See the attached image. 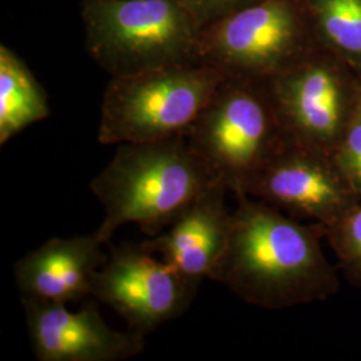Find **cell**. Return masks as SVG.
<instances>
[{
  "mask_svg": "<svg viewBox=\"0 0 361 361\" xmlns=\"http://www.w3.org/2000/svg\"><path fill=\"white\" fill-rule=\"evenodd\" d=\"M219 183L185 135L121 143L90 182L91 192L104 207V222L95 233L104 244L121 226L135 224L149 238L155 237Z\"/></svg>",
  "mask_w": 361,
  "mask_h": 361,
  "instance_id": "obj_2",
  "label": "cell"
},
{
  "mask_svg": "<svg viewBox=\"0 0 361 361\" xmlns=\"http://www.w3.org/2000/svg\"><path fill=\"white\" fill-rule=\"evenodd\" d=\"M226 193L224 185H214L165 232L142 243L197 289L210 279L229 240L232 212L225 204Z\"/></svg>",
  "mask_w": 361,
  "mask_h": 361,
  "instance_id": "obj_11",
  "label": "cell"
},
{
  "mask_svg": "<svg viewBox=\"0 0 361 361\" xmlns=\"http://www.w3.org/2000/svg\"><path fill=\"white\" fill-rule=\"evenodd\" d=\"M292 0H258L201 28L198 62L225 77L269 79L301 63Z\"/></svg>",
  "mask_w": 361,
  "mask_h": 361,
  "instance_id": "obj_6",
  "label": "cell"
},
{
  "mask_svg": "<svg viewBox=\"0 0 361 361\" xmlns=\"http://www.w3.org/2000/svg\"><path fill=\"white\" fill-rule=\"evenodd\" d=\"M225 75L193 62L111 77L101 106L98 142H157L188 135Z\"/></svg>",
  "mask_w": 361,
  "mask_h": 361,
  "instance_id": "obj_5",
  "label": "cell"
},
{
  "mask_svg": "<svg viewBox=\"0 0 361 361\" xmlns=\"http://www.w3.org/2000/svg\"><path fill=\"white\" fill-rule=\"evenodd\" d=\"M27 329L39 361H122L145 349V336L111 329L95 302L77 312L66 304L22 300Z\"/></svg>",
  "mask_w": 361,
  "mask_h": 361,
  "instance_id": "obj_10",
  "label": "cell"
},
{
  "mask_svg": "<svg viewBox=\"0 0 361 361\" xmlns=\"http://www.w3.org/2000/svg\"><path fill=\"white\" fill-rule=\"evenodd\" d=\"M154 255L142 244L116 246L92 277L91 296L116 310L129 329L143 336L180 317L198 292Z\"/></svg>",
  "mask_w": 361,
  "mask_h": 361,
  "instance_id": "obj_7",
  "label": "cell"
},
{
  "mask_svg": "<svg viewBox=\"0 0 361 361\" xmlns=\"http://www.w3.org/2000/svg\"><path fill=\"white\" fill-rule=\"evenodd\" d=\"M247 195L324 228L360 200L335 155L288 141L259 171Z\"/></svg>",
  "mask_w": 361,
  "mask_h": 361,
  "instance_id": "obj_9",
  "label": "cell"
},
{
  "mask_svg": "<svg viewBox=\"0 0 361 361\" xmlns=\"http://www.w3.org/2000/svg\"><path fill=\"white\" fill-rule=\"evenodd\" d=\"M201 28L258 0H182Z\"/></svg>",
  "mask_w": 361,
  "mask_h": 361,
  "instance_id": "obj_17",
  "label": "cell"
},
{
  "mask_svg": "<svg viewBox=\"0 0 361 361\" xmlns=\"http://www.w3.org/2000/svg\"><path fill=\"white\" fill-rule=\"evenodd\" d=\"M325 240L345 280L361 289V198L334 225L325 228Z\"/></svg>",
  "mask_w": 361,
  "mask_h": 361,
  "instance_id": "obj_15",
  "label": "cell"
},
{
  "mask_svg": "<svg viewBox=\"0 0 361 361\" xmlns=\"http://www.w3.org/2000/svg\"><path fill=\"white\" fill-rule=\"evenodd\" d=\"M50 116L47 95L26 63L0 46V145Z\"/></svg>",
  "mask_w": 361,
  "mask_h": 361,
  "instance_id": "obj_13",
  "label": "cell"
},
{
  "mask_svg": "<svg viewBox=\"0 0 361 361\" xmlns=\"http://www.w3.org/2000/svg\"><path fill=\"white\" fill-rule=\"evenodd\" d=\"M97 233L70 238H51L27 253L13 274L22 300L67 304L91 296L92 277L107 256Z\"/></svg>",
  "mask_w": 361,
  "mask_h": 361,
  "instance_id": "obj_12",
  "label": "cell"
},
{
  "mask_svg": "<svg viewBox=\"0 0 361 361\" xmlns=\"http://www.w3.org/2000/svg\"><path fill=\"white\" fill-rule=\"evenodd\" d=\"M334 155L353 190L361 198V90L347 129Z\"/></svg>",
  "mask_w": 361,
  "mask_h": 361,
  "instance_id": "obj_16",
  "label": "cell"
},
{
  "mask_svg": "<svg viewBox=\"0 0 361 361\" xmlns=\"http://www.w3.org/2000/svg\"><path fill=\"white\" fill-rule=\"evenodd\" d=\"M85 46L111 77L198 62L201 26L182 0H83Z\"/></svg>",
  "mask_w": 361,
  "mask_h": 361,
  "instance_id": "obj_4",
  "label": "cell"
},
{
  "mask_svg": "<svg viewBox=\"0 0 361 361\" xmlns=\"http://www.w3.org/2000/svg\"><path fill=\"white\" fill-rule=\"evenodd\" d=\"M235 198L229 240L209 280L264 310L323 302L338 293V273L324 255L323 225L304 224L249 195Z\"/></svg>",
  "mask_w": 361,
  "mask_h": 361,
  "instance_id": "obj_1",
  "label": "cell"
},
{
  "mask_svg": "<svg viewBox=\"0 0 361 361\" xmlns=\"http://www.w3.org/2000/svg\"><path fill=\"white\" fill-rule=\"evenodd\" d=\"M332 44L361 68V0H312Z\"/></svg>",
  "mask_w": 361,
  "mask_h": 361,
  "instance_id": "obj_14",
  "label": "cell"
},
{
  "mask_svg": "<svg viewBox=\"0 0 361 361\" xmlns=\"http://www.w3.org/2000/svg\"><path fill=\"white\" fill-rule=\"evenodd\" d=\"M285 140L335 153L357 102L360 85L324 62L302 61L268 79Z\"/></svg>",
  "mask_w": 361,
  "mask_h": 361,
  "instance_id": "obj_8",
  "label": "cell"
},
{
  "mask_svg": "<svg viewBox=\"0 0 361 361\" xmlns=\"http://www.w3.org/2000/svg\"><path fill=\"white\" fill-rule=\"evenodd\" d=\"M186 140L229 193L247 195L286 142L268 79L225 78Z\"/></svg>",
  "mask_w": 361,
  "mask_h": 361,
  "instance_id": "obj_3",
  "label": "cell"
}]
</instances>
